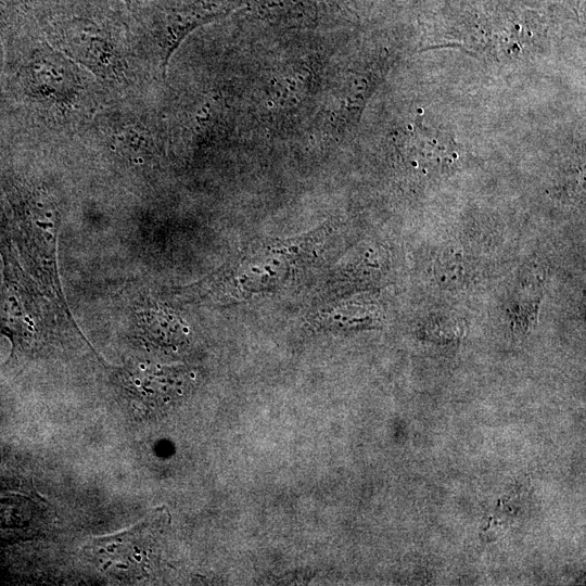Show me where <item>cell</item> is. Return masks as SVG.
<instances>
[{
    "instance_id": "obj_1",
    "label": "cell",
    "mask_w": 586,
    "mask_h": 586,
    "mask_svg": "<svg viewBox=\"0 0 586 586\" xmlns=\"http://www.w3.org/2000/svg\"><path fill=\"white\" fill-rule=\"evenodd\" d=\"M58 39L63 51L76 59L94 74L105 79L123 75L124 64L116 47L95 26L74 24L65 27Z\"/></svg>"
},
{
    "instance_id": "obj_2",
    "label": "cell",
    "mask_w": 586,
    "mask_h": 586,
    "mask_svg": "<svg viewBox=\"0 0 586 586\" xmlns=\"http://www.w3.org/2000/svg\"><path fill=\"white\" fill-rule=\"evenodd\" d=\"M143 527L93 540L88 551L99 569L118 577H137L148 560Z\"/></svg>"
},
{
    "instance_id": "obj_3",
    "label": "cell",
    "mask_w": 586,
    "mask_h": 586,
    "mask_svg": "<svg viewBox=\"0 0 586 586\" xmlns=\"http://www.w3.org/2000/svg\"><path fill=\"white\" fill-rule=\"evenodd\" d=\"M231 9L196 2L165 13L157 30L160 63L165 72L168 62L182 40L195 28L228 14Z\"/></svg>"
},
{
    "instance_id": "obj_4",
    "label": "cell",
    "mask_w": 586,
    "mask_h": 586,
    "mask_svg": "<svg viewBox=\"0 0 586 586\" xmlns=\"http://www.w3.org/2000/svg\"><path fill=\"white\" fill-rule=\"evenodd\" d=\"M402 137L406 155L417 166H447L457 156L451 140L435 130L416 126Z\"/></svg>"
},
{
    "instance_id": "obj_5",
    "label": "cell",
    "mask_w": 586,
    "mask_h": 586,
    "mask_svg": "<svg viewBox=\"0 0 586 586\" xmlns=\"http://www.w3.org/2000/svg\"><path fill=\"white\" fill-rule=\"evenodd\" d=\"M36 65V85L47 101L64 103L75 98L79 87L77 76L64 59L47 51Z\"/></svg>"
},
{
    "instance_id": "obj_6",
    "label": "cell",
    "mask_w": 586,
    "mask_h": 586,
    "mask_svg": "<svg viewBox=\"0 0 586 586\" xmlns=\"http://www.w3.org/2000/svg\"><path fill=\"white\" fill-rule=\"evenodd\" d=\"M257 13L270 22L283 26H306L317 16L314 0H257Z\"/></svg>"
},
{
    "instance_id": "obj_7",
    "label": "cell",
    "mask_w": 586,
    "mask_h": 586,
    "mask_svg": "<svg viewBox=\"0 0 586 586\" xmlns=\"http://www.w3.org/2000/svg\"><path fill=\"white\" fill-rule=\"evenodd\" d=\"M112 142L125 155L139 157L152 148V139L145 129L135 125H120L112 131Z\"/></svg>"
},
{
    "instance_id": "obj_8",
    "label": "cell",
    "mask_w": 586,
    "mask_h": 586,
    "mask_svg": "<svg viewBox=\"0 0 586 586\" xmlns=\"http://www.w3.org/2000/svg\"><path fill=\"white\" fill-rule=\"evenodd\" d=\"M437 269V277L443 284H456L462 277L461 262L457 257L445 256Z\"/></svg>"
},
{
    "instance_id": "obj_9",
    "label": "cell",
    "mask_w": 586,
    "mask_h": 586,
    "mask_svg": "<svg viewBox=\"0 0 586 586\" xmlns=\"http://www.w3.org/2000/svg\"><path fill=\"white\" fill-rule=\"evenodd\" d=\"M122 1H124V2H126L128 4H132V3H136V2L141 1V0H122Z\"/></svg>"
}]
</instances>
